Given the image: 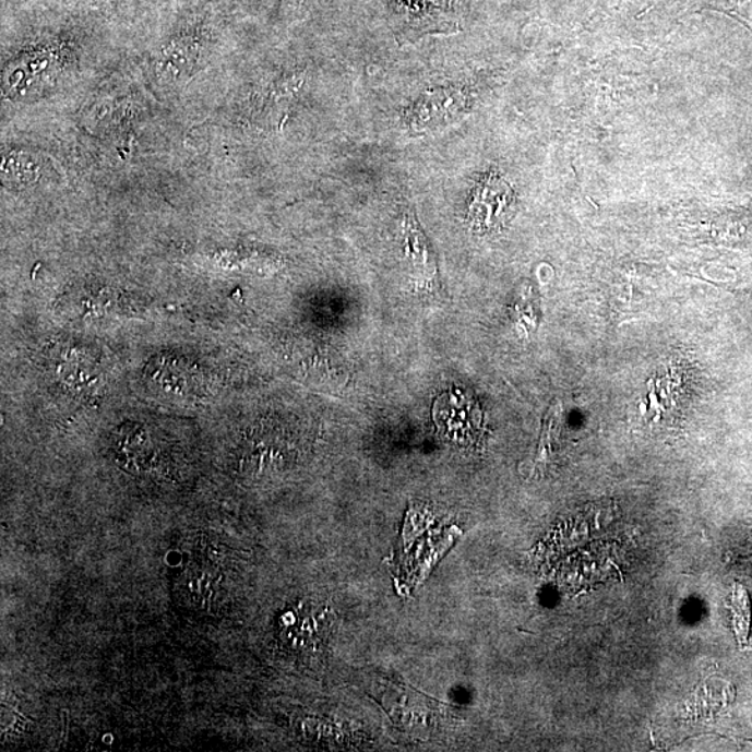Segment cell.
Here are the masks:
<instances>
[{"mask_svg": "<svg viewBox=\"0 0 752 752\" xmlns=\"http://www.w3.org/2000/svg\"><path fill=\"white\" fill-rule=\"evenodd\" d=\"M332 610L325 605L301 600L280 618V638L293 650L308 653L321 648L330 637Z\"/></svg>", "mask_w": 752, "mask_h": 752, "instance_id": "1", "label": "cell"}, {"mask_svg": "<svg viewBox=\"0 0 752 752\" xmlns=\"http://www.w3.org/2000/svg\"><path fill=\"white\" fill-rule=\"evenodd\" d=\"M514 208L512 189L498 176H489L477 187L469 206V222L478 231L501 229Z\"/></svg>", "mask_w": 752, "mask_h": 752, "instance_id": "2", "label": "cell"}, {"mask_svg": "<svg viewBox=\"0 0 752 752\" xmlns=\"http://www.w3.org/2000/svg\"><path fill=\"white\" fill-rule=\"evenodd\" d=\"M466 106V97L456 88H443L428 94L408 114L410 128L417 133L435 130L454 122Z\"/></svg>", "mask_w": 752, "mask_h": 752, "instance_id": "3", "label": "cell"}, {"mask_svg": "<svg viewBox=\"0 0 752 752\" xmlns=\"http://www.w3.org/2000/svg\"><path fill=\"white\" fill-rule=\"evenodd\" d=\"M403 234H405L407 255L411 261L414 270H416L417 275L422 277L423 282L432 286L437 280L435 256H433L432 250L429 249L426 236H423L413 216H406Z\"/></svg>", "mask_w": 752, "mask_h": 752, "instance_id": "4", "label": "cell"}, {"mask_svg": "<svg viewBox=\"0 0 752 752\" xmlns=\"http://www.w3.org/2000/svg\"><path fill=\"white\" fill-rule=\"evenodd\" d=\"M743 590L740 589L733 593L735 630L741 645L749 641L750 630L749 595L743 593Z\"/></svg>", "mask_w": 752, "mask_h": 752, "instance_id": "5", "label": "cell"}]
</instances>
